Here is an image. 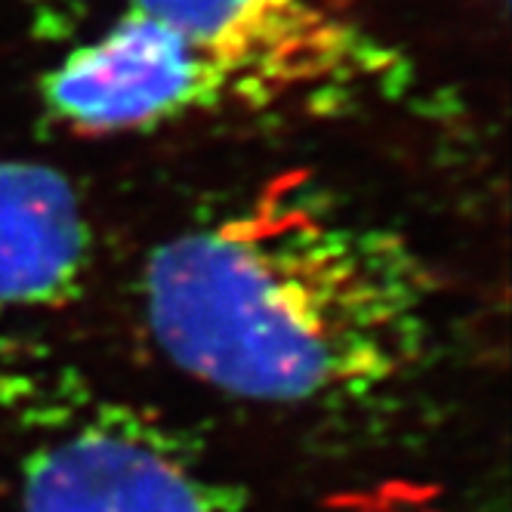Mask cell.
Instances as JSON below:
<instances>
[{"mask_svg": "<svg viewBox=\"0 0 512 512\" xmlns=\"http://www.w3.org/2000/svg\"><path fill=\"white\" fill-rule=\"evenodd\" d=\"M19 512H250L241 494L124 411H102L22 463Z\"/></svg>", "mask_w": 512, "mask_h": 512, "instance_id": "277c9868", "label": "cell"}, {"mask_svg": "<svg viewBox=\"0 0 512 512\" xmlns=\"http://www.w3.org/2000/svg\"><path fill=\"white\" fill-rule=\"evenodd\" d=\"M130 7L186 34L226 71L235 99L343 90L386 68V53L324 0H130Z\"/></svg>", "mask_w": 512, "mask_h": 512, "instance_id": "7a4b0ae2", "label": "cell"}, {"mask_svg": "<svg viewBox=\"0 0 512 512\" xmlns=\"http://www.w3.org/2000/svg\"><path fill=\"white\" fill-rule=\"evenodd\" d=\"M93 235L65 173L0 161V309H62L87 284Z\"/></svg>", "mask_w": 512, "mask_h": 512, "instance_id": "5b68a950", "label": "cell"}, {"mask_svg": "<svg viewBox=\"0 0 512 512\" xmlns=\"http://www.w3.org/2000/svg\"><path fill=\"white\" fill-rule=\"evenodd\" d=\"M41 93L50 115L81 133L149 130L235 99L223 68L136 7L50 68Z\"/></svg>", "mask_w": 512, "mask_h": 512, "instance_id": "3957f363", "label": "cell"}, {"mask_svg": "<svg viewBox=\"0 0 512 512\" xmlns=\"http://www.w3.org/2000/svg\"><path fill=\"white\" fill-rule=\"evenodd\" d=\"M435 290L405 235L269 198L167 238L142 275L158 349L260 405L352 401L405 380L429 352Z\"/></svg>", "mask_w": 512, "mask_h": 512, "instance_id": "6da1fadb", "label": "cell"}]
</instances>
